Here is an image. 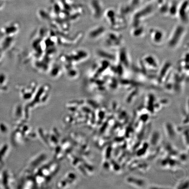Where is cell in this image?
Segmentation results:
<instances>
[{
  "label": "cell",
  "mask_w": 189,
  "mask_h": 189,
  "mask_svg": "<svg viewBox=\"0 0 189 189\" xmlns=\"http://www.w3.org/2000/svg\"><path fill=\"white\" fill-rule=\"evenodd\" d=\"M186 29L181 25H177L172 30L167 40V45L171 49L177 48L184 38Z\"/></svg>",
  "instance_id": "1"
},
{
  "label": "cell",
  "mask_w": 189,
  "mask_h": 189,
  "mask_svg": "<svg viewBox=\"0 0 189 189\" xmlns=\"http://www.w3.org/2000/svg\"><path fill=\"white\" fill-rule=\"evenodd\" d=\"M152 11H153L152 7L151 6H148L136 12L133 18V26L140 25L142 21L147 19L149 15H151Z\"/></svg>",
  "instance_id": "2"
},
{
  "label": "cell",
  "mask_w": 189,
  "mask_h": 189,
  "mask_svg": "<svg viewBox=\"0 0 189 189\" xmlns=\"http://www.w3.org/2000/svg\"><path fill=\"white\" fill-rule=\"evenodd\" d=\"M142 65H144L145 71H157L159 67V63L155 57L151 55H146L142 58Z\"/></svg>",
  "instance_id": "3"
},
{
  "label": "cell",
  "mask_w": 189,
  "mask_h": 189,
  "mask_svg": "<svg viewBox=\"0 0 189 189\" xmlns=\"http://www.w3.org/2000/svg\"><path fill=\"white\" fill-rule=\"evenodd\" d=\"M123 38L121 35L116 32L110 33L106 36L105 43L109 47H118L123 43Z\"/></svg>",
  "instance_id": "4"
},
{
  "label": "cell",
  "mask_w": 189,
  "mask_h": 189,
  "mask_svg": "<svg viewBox=\"0 0 189 189\" xmlns=\"http://www.w3.org/2000/svg\"><path fill=\"white\" fill-rule=\"evenodd\" d=\"M172 71V64L169 62L164 64L160 71H158L157 80L159 82H164L170 79L171 72Z\"/></svg>",
  "instance_id": "5"
},
{
  "label": "cell",
  "mask_w": 189,
  "mask_h": 189,
  "mask_svg": "<svg viewBox=\"0 0 189 189\" xmlns=\"http://www.w3.org/2000/svg\"><path fill=\"white\" fill-rule=\"evenodd\" d=\"M149 36L151 42L154 45H160L163 43L165 33L163 31L158 29H151L149 30Z\"/></svg>",
  "instance_id": "6"
},
{
  "label": "cell",
  "mask_w": 189,
  "mask_h": 189,
  "mask_svg": "<svg viewBox=\"0 0 189 189\" xmlns=\"http://www.w3.org/2000/svg\"><path fill=\"white\" fill-rule=\"evenodd\" d=\"M177 15L179 19L184 23L188 22V3L187 1H185L183 4L178 7Z\"/></svg>",
  "instance_id": "7"
},
{
  "label": "cell",
  "mask_w": 189,
  "mask_h": 189,
  "mask_svg": "<svg viewBox=\"0 0 189 189\" xmlns=\"http://www.w3.org/2000/svg\"><path fill=\"white\" fill-rule=\"evenodd\" d=\"M119 61L120 64L123 66L128 67L130 64V58L128 57V52L124 49H121L119 54Z\"/></svg>",
  "instance_id": "8"
},
{
  "label": "cell",
  "mask_w": 189,
  "mask_h": 189,
  "mask_svg": "<svg viewBox=\"0 0 189 189\" xmlns=\"http://www.w3.org/2000/svg\"><path fill=\"white\" fill-rule=\"evenodd\" d=\"M132 30V34L136 37H141L144 34V28L141 26V24L138 26H135Z\"/></svg>",
  "instance_id": "9"
},
{
  "label": "cell",
  "mask_w": 189,
  "mask_h": 189,
  "mask_svg": "<svg viewBox=\"0 0 189 189\" xmlns=\"http://www.w3.org/2000/svg\"><path fill=\"white\" fill-rule=\"evenodd\" d=\"M178 7L176 3L174 2L172 5L169 7L168 11L169 14L172 16H175L177 15Z\"/></svg>",
  "instance_id": "10"
}]
</instances>
